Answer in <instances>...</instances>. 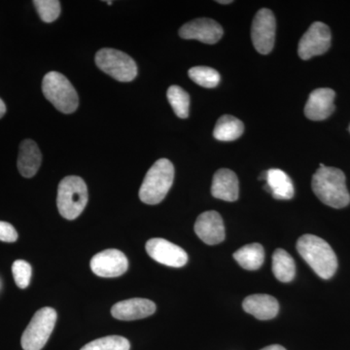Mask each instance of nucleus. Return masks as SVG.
<instances>
[{"instance_id": "a211bd4d", "label": "nucleus", "mask_w": 350, "mask_h": 350, "mask_svg": "<svg viewBox=\"0 0 350 350\" xmlns=\"http://www.w3.org/2000/svg\"><path fill=\"white\" fill-rule=\"evenodd\" d=\"M42 162V155L38 144L31 139H25L20 145L18 170L25 178H31L38 174Z\"/></svg>"}, {"instance_id": "a878e982", "label": "nucleus", "mask_w": 350, "mask_h": 350, "mask_svg": "<svg viewBox=\"0 0 350 350\" xmlns=\"http://www.w3.org/2000/svg\"><path fill=\"white\" fill-rule=\"evenodd\" d=\"M33 4L43 22H54L61 15V3L57 0H36Z\"/></svg>"}, {"instance_id": "1a4fd4ad", "label": "nucleus", "mask_w": 350, "mask_h": 350, "mask_svg": "<svg viewBox=\"0 0 350 350\" xmlns=\"http://www.w3.org/2000/svg\"><path fill=\"white\" fill-rule=\"evenodd\" d=\"M331 31L328 25L315 22L310 25L299 42L298 53L301 59L323 55L331 46Z\"/></svg>"}, {"instance_id": "ddd939ff", "label": "nucleus", "mask_w": 350, "mask_h": 350, "mask_svg": "<svg viewBox=\"0 0 350 350\" xmlns=\"http://www.w3.org/2000/svg\"><path fill=\"white\" fill-rule=\"evenodd\" d=\"M195 232L204 243L215 245L225 239V226L220 214L206 211L200 214L196 221Z\"/></svg>"}, {"instance_id": "39448f33", "label": "nucleus", "mask_w": 350, "mask_h": 350, "mask_svg": "<svg viewBox=\"0 0 350 350\" xmlns=\"http://www.w3.org/2000/svg\"><path fill=\"white\" fill-rule=\"evenodd\" d=\"M42 91L44 96L64 114H70L77 109L78 94L68 78L57 72L51 71L43 78Z\"/></svg>"}, {"instance_id": "2f4dec72", "label": "nucleus", "mask_w": 350, "mask_h": 350, "mask_svg": "<svg viewBox=\"0 0 350 350\" xmlns=\"http://www.w3.org/2000/svg\"><path fill=\"white\" fill-rule=\"evenodd\" d=\"M107 3L108 4V5H111L112 2L111 1H107Z\"/></svg>"}, {"instance_id": "6ab92c4d", "label": "nucleus", "mask_w": 350, "mask_h": 350, "mask_svg": "<svg viewBox=\"0 0 350 350\" xmlns=\"http://www.w3.org/2000/svg\"><path fill=\"white\" fill-rule=\"evenodd\" d=\"M267 192L271 193L275 200H291L294 197L293 182L282 170H267V180L264 186Z\"/></svg>"}, {"instance_id": "dca6fc26", "label": "nucleus", "mask_w": 350, "mask_h": 350, "mask_svg": "<svg viewBox=\"0 0 350 350\" xmlns=\"http://www.w3.org/2000/svg\"><path fill=\"white\" fill-rule=\"evenodd\" d=\"M211 194L216 199L236 202L239 199V186L237 174L231 170L221 169L214 174Z\"/></svg>"}, {"instance_id": "9b49d317", "label": "nucleus", "mask_w": 350, "mask_h": 350, "mask_svg": "<svg viewBox=\"0 0 350 350\" xmlns=\"http://www.w3.org/2000/svg\"><path fill=\"white\" fill-rule=\"evenodd\" d=\"M129 268L128 258L118 250L101 251L91 260V269L100 278H118Z\"/></svg>"}, {"instance_id": "423d86ee", "label": "nucleus", "mask_w": 350, "mask_h": 350, "mask_svg": "<svg viewBox=\"0 0 350 350\" xmlns=\"http://www.w3.org/2000/svg\"><path fill=\"white\" fill-rule=\"evenodd\" d=\"M57 321L54 308L46 306L33 315L21 340L24 350H41L47 344Z\"/></svg>"}, {"instance_id": "f8f14e48", "label": "nucleus", "mask_w": 350, "mask_h": 350, "mask_svg": "<svg viewBox=\"0 0 350 350\" xmlns=\"http://www.w3.org/2000/svg\"><path fill=\"white\" fill-rule=\"evenodd\" d=\"M222 27L208 18H200L182 25L179 36L184 39H195L206 44L217 43L222 38Z\"/></svg>"}, {"instance_id": "c85d7f7f", "label": "nucleus", "mask_w": 350, "mask_h": 350, "mask_svg": "<svg viewBox=\"0 0 350 350\" xmlns=\"http://www.w3.org/2000/svg\"><path fill=\"white\" fill-rule=\"evenodd\" d=\"M261 350H286L284 347H282V345H269V347H264V349Z\"/></svg>"}, {"instance_id": "4468645a", "label": "nucleus", "mask_w": 350, "mask_h": 350, "mask_svg": "<svg viewBox=\"0 0 350 350\" xmlns=\"http://www.w3.org/2000/svg\"><path fill=\"white\" fill-rule=\"evenodd\" d=\"M336 93L329 88H319L310 94L305 107L306 118L312 121H323L335 110Z\"/></svg>"}, {"instance_id": "aec40b11", "label": "nucleus", "mask_w": 350, "mask_h": 350, "mask_svg": "<svg viewBox=\"0 0 350 350\" xmlns=\"http://www.w3.org/2000/svg\"><path fill=\"white\" fill-rule=\"evenodd\" d=\"M232 256L243 269L256 271L264 264L265 250L261 244L251 243L239 248Z\"/></svg>"}, {"instance_id": "2eb2a0df", "label": "nucleus", "mask_w": 350, "mask_h": 350, "mask_svg": "<svg viewBox=\"0 0 350 350\" xmlns=\"http://www.w3.org/2000/svg\"><path fill=\"white\" fill-rule=\"evenodd\" d=\"M155 312V304L150 300L142 298L119 301L111 308L112 317L124 321L146 319L151 317Z\"/></svg>"}, {"instance_id": "9d476101", "label": "nucleus", "mask_w": 350, "mask_h": 350, "mask_svg": "<svg viewBox=\"0 0 350 350\" xmlns=\"http://www.w3.org/2000/svg\"><path fill=\"white\" fill-rule=\"evenodd\" d=\"M145 247L149 256L160 264L172 268H182L187 264L188 255L186 251L167 239H149Z\"/></svg>"}, {"instance_id": "7ed1b4c3", "label": "nucleus", "mask_w": 350, "mask_h": 350, "mask_svg": "<svg viewBox=\"0 0 350 350\" xmlns=\"http://www.w3.org/2000/svg\"><path fill=\"white\" fill-rule=\"evenodd\" d=\"M174 178V167L167 159H160L145 175L139 189V199L147 204H160L167 195Z\"/></svg>"}, {"instance_id": "412c9836", "label": "nucleus", "mask_w": 350, "mask_h": 350, "mask_svg": "<svg viewBox=\"0 0 350 350\" xmlns=\"http://www.w3.org/2000/svg\"><path fill=\"white\" fill-rule=\"evenodd\" d=\"M244 131L243 122L231 115H224L214 128V137L220 142H232L241 137Z\"/></svg>"}, {"instance_id": "7c9ffc66", "label": "nucleus", "mask_w": 350, "mask_h": 350, "mask_svg": "<svg viewBox=\"0 0 350 350\" xmlns=\"http://www.w3.org/2000/svg\"><path fill=\"white\" fill-rule=\"evenodd\" d=\"M218 3H220V4H230V3H232V0H225V1H221V0H219V1H217Z\"/></svg>"}, {"instance_id": "6e6552de", "label": "nucleus", "mask_w": 350, "mask_h": 350, "mask_svg": "<svg viewBox=\"0 0 350 350\" xmlns=\"http://www.w3.org/2000/svg\"><path fill=\"white\" fill-rule=\"evenodd\" d=\"M276 23L273 13L269 9L258 11L253 20L251 38L253 45L260 54L271 52L275 45Z\"/></svg>"}, {"instance_id": "4be33fe9", "label": "nucleus", "mask_w": 350, "mask_h": 350, "mask_svg": "<svg viewBox=\"0 0 350 350\" xmlns=\"http://www.w3.org/2000/svg\"><path fill=\"white\" fill-rule=\"evenodd\" d=\"M273 273L280 282H292L296 275V265L291 255L283 250H276L273 255Z\"/></svg>"}, {"instance_id": "b1692460", "label": "nucleus", "mask_w": 350, "mask_h": 350, "mask_svg": "<svg viewBox=\"0 0 350 350\" xmlns=\"http://www.w3.org/2000/svg\"><path fill=\"white\" fill-rule=\"evenodd\" d=\"M189 76L200 86L213 89L220 82V75L215 69L208 66H195L189 70Z\"/></svg>"}, {"instance_id": "f3484780", "label": "nucleus", "mask_w": 350, "mask_h": 350, "mask_svg": "<svg viewBox=\"0 0 350 350\" xmlns=\"http://www.w3.org/2000/svg\"><path fill=\"white\" fill-rule=\"evenodd\" d=\"M243 310L259 320L275 319L280 312V305L275 297L267 294H255L244 299Z\"/></svg>"}, {"instance_id": "cd10ccee", "label": "nucleus", "mask_w": 350, "mask_h": 350, "mask_svg": "<svg viewBox=\"0 0 350 350\" xmlns=\"http://www.w3.org/2000/svg\"><path fill=\"white\" fill-rule=\"evenodd\" d=\"M18 232L10 223L0 221V241L4 243H15Z\"/></svg>"}, {"instance_id": "f257e3e1", "label": "nucleus", "mask_w": 350, "mask_h": 350, "mask_svg": "<svg viewBox=\"0 0 350 350\" xmlns=\"http://www.w3.org/2000/svg\"><path fill=\"white\" fill-rule=\"evenodd\" d=\"M312 187L317 197L326 206L344 208L349 206L350 195L345 184V175L337 167H320L312 176Z\"/></svg>"}, {"instance_id": "393cba45", "label": "nucleus", "mask_w": 350, "mask_h": 350, "mask_svg": "<svg viewBox=\"0 0 350 350\" xmlns=\"http://www.w3.org/2000/svg\"><path fill=\"white\" fill-rule=\"evenodd\" d=\"M130 342L121 336H108L89 342L80 350H130Z\"/></svg>"}, {"instance_id": "f03ea898", "label": "nucleus", "mask_w": 350, "mask_h": 350, "mask_svg": "<svg viewBox=\"0 0 350 350\" xmlns=\"http://www.w3.org/2000/svg\"><path fill=\"white\" fill-rule=\"evenodd\" d=\"M297 250L319 278L329 280L338 269V259L330 244L313 234L301 236Z\"/></svg>"}, {"instance_id": "c756f323", "label": "nucleus", "mask_w": 350, "mask_h": 350, "mask_svg": "<svg viewBox=\"0 0 350 350\" xmlns=\"http://www.w3.org/2000/svg\"><path fill=\"white\" fill-rule=\"evenodd\" d=\"M6 113V105L5 103H3V100L0 98V118L4 116V114Z\"/></svg>"}, {"instance_id": "5701e85b", "label": "nucleus", "mask_w": 350, "mask_h": 350, "mask_svg": "<svg viewBox=\"0 0 350 350\" xmlns=\"http://www.w3.org/2000/svg\"><path fill=\"white\" fill-rule=\"evenodd\" d=\"M167 100L177 117L181 119L188 118L190 96L181 87L172 86L167 90Z\"/></svg>"}, {"instance_id": "20e7f679", "label": "nucleus", "mask_w": 350, "mask_h": 350, "mask_svg": "<svg viewBox=\"0 0 350 350\" xmlns=\"http://www.w3.org/2000/svg\"><path fill=\"white\" fill-rule=\"evenodd\" d=\"M86 183L79 176H66L59 182L57 204L59 213L68 220H75L84 211L88 202Z\"/></svg>"}, {"instance_id": "bb28decb", "label": "nucleus", "mask_w": 350, "mask_h": 350, "mask_svg": "<svg viewBox=\"0 0 350 350\" xmlns=\"http://www.w3.org/2000/svg\"><path fill=\"white\" fill-rule=\"evenodd\" d=\"M14 280L17 286L25 289L29 286L31 278V266L24 260H17L12 266Z\"/></svg>"}, {"instance_id": "0eeeda50", "label": "nucleus", "mask_w": 350, "mask_h": 350, "mask_svg": "<svg viewBox=\"0 0 350 350\" xmlns=\"http://www.w3.org/2000/svg\"><path fill=\"white\" fill-rule=\"evenodd\" d=\"M96 64L103 72L120 82H131L137 77V66L129 55L119 50L101 49L96 53Z\"/></svg>"}, {"instance_id": "473e14b6", "label": "nucleus", "mask_w": 350, "mask_h": 350, "mask_svg": "<svg viewBox=\"0 0 350 350\" xmlns=\"http://www.w3.org/2000/svg\"><path fill=\"white\" fill-rule=\"evenodd\" d=\"M349 131H350V126H349Z\"/></svg>"}]
</instances>
